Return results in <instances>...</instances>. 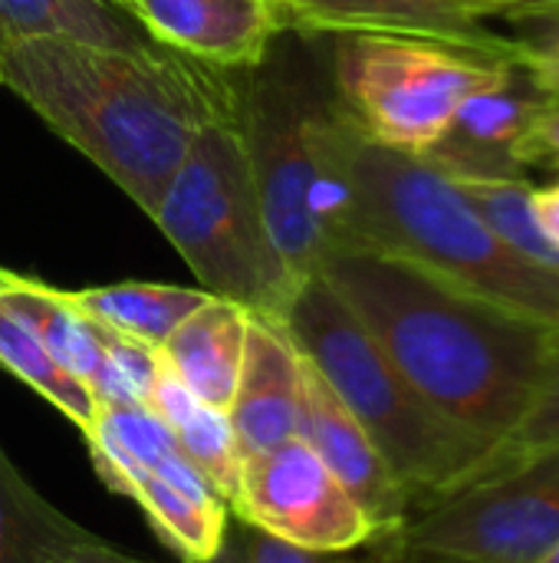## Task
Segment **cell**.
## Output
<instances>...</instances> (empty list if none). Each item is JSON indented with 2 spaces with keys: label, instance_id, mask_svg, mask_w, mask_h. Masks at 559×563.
I'll return each mask as SVG.
<instances>
[{
  "label": "cell",
  "instance_id": "24",
  "mask_svg": "<svg viewBox=\"0 0 559 563\" xmlns=\"http://www.w3.org/2000/svg\"><path fill=\"white\" fill-rule=\"evenodd\" d=\"M461 188L521 254L559 277V247L537 231L530 218V181H465Z\"/></svg>",
  "mask_w": 559,
  "mask_h": 563
},
{
  "label": "cell",
  "instance_id": "20",
  "mask_svg": "<svg viewBox=\"0 0 559 563\" xmlns=\"http://www.w3.org/2000/svg\"><path fill=\"white\" fill-rule=\"evenodd\" d=\"M148 409H155L161 416V422L171 429L181 452L191 459V465L208 478V485L231 508V498H234L237 482H241L244 459H241V449L234 442V429H231L227 412L191 396L165 366H161V376L155 383Z\"/></svg>",
  "mask_w": 559,
  "mask_h": 563
},
{
  "label": "cell",
  "instance_id": "10",
  "mask_svg": "<svg viewBox=\"0 0 559 563\" xmlns=\"http://www.w3.org/2000/svg\"><path fill=\"white\" fill-rule=\"evenodd\" d=\"M554 99L521 63H507L488 86L471 92L425 162L455 181H527L530 135Z\"/></svg>",
  "mask_w": 559,
  "mask_h": 563
},
{
  "label": "cell",
  "instance_id": "27",
  "mask_svg": "<svg viewBox=\"0 0 559 563\" xmlns=\"http://www.w3.org/2000/svg\"><path fill=\"white\" fill-rule=\"evenodd\" d=\"M530 162L559 165V102H550L530 135Z\"/></svg>",
  "mask_w": 559,
  "mask_h": 563
},
{
  "label": "cell",
  "instance_id": "34",
  "mask_svg": "<svg viewBox=\"0 0 559 563\" xmlns=\"http://www.w3.org/2000/svg\"><path fill=\"white\" fill-rule=\"evenodd\" d=\"M395 563H465V561L438 558V554H395Z\"/></svg>",
  "mask_w": 559,
  "mask_h": 563
},
{
  "label": "cell",
  "instance_id": "1",
  "mask_svg": "<svg viewBox=\"0 0 559 563\" xmlns=\"http://www.w3.org/2000/svg\"><path fill=\"white\" fill-rule=\"evenodd\" d=\"M237 76L168 46L112 49L66 36L0 46V86L148 218L194 139L237 115Z\"/></svg>",
  "mask_w": 559,
  "mask_h": 563
},
{
  "label": "cell",
  "instance_id": "18",
  "mask_svg": "<svg viewBox=\"0 0 559 563\" xmlns=\"http://www.w3.org/2000/svg\"><path fill=\"white\" fill-rule=\"evenodd\" d=\"M36 36H66L112 49L161 46L112 0H0V46Z\"/></svg>",
  "mask_w": 559,
  "mask_h": 563
},
{
  "label": "cell",
  "instance_id": "13",
  "mask_svg": "<svg viewBox=\"0 0 559 563\" xmlns=\"http://www.w3.org/2000/svg\"><path fill=\"white\" fill-rule=\"evenodd\" d=\"M303 389L306 360L283 330V323L250 313L241 379L227 406L241 459L260 455L300 435Z\"/></svg>",
  "mask_w": 559,
  "mask_h": 563
},
{
  "label": "cell",
  "instance_id": "4",
  "mask_svg": "<svg viewBox=\"0 0 559 563\" xmlns=\"http://www.w3.org/2000/svg\"><path fill=\"white\" fill-rule=\"evenodd\" d=\"M237 129L270 238L303 284L346 251L353 125L339 115L329 79L320 82L306 53L290 46V33L241 69Z\"/></svg>",
  "mask_w": 559,
  "mask_h": 563
},
{
  "label": "cell",
  "instance_id": "3",
  "mask_svg": "<svg viewBox=\"0 0 559 563\" xmlns=\"http://www.w3.org/2000/svg\"><path fill=\"white\" fill-rule=\"evenodd\" d=\"M346 251L409 261L559 330V277L521 254L441 168L376 145L356 129L349 142Z\"/></svg>",
  "mask_w": 559,
  "mask_h": 563
},
{
  "label": "cell",
  "instance_id": "9",
  "mask_svg": "<svg viewBox=\"0 0 559 563\" xmlns=\"http://www.w3.org/2000/svg\"><path fill=\"white\" fill-rule=\"evenodd\" d=\"M231 518L320 554L379 544L376 525L300 435L244 459Z\"/></svg>",
  "mask_w": 559,
  "mask_h": 563
},
{
  "label": "cell",
  "instance_id": "31",
  "mask_svg": "<svg viewBox=\"0 0 559 563\" xmlns=\"http://www.w3.org/2000/svg\"><path fill=\"white\" fill-rule=\"evenodd\" d=\"M211 563H244V548H241V534H237V525H234V521H231V528H227V538H224L217 558Z\"/></svg>",
  "mask_w": 559,
  "mask_h": 563
},
{
  "label": "cell",
  "instance_id": "25",
  "mask_svg": "<svg viewBox=\"0 0 559 563\" xmlns=\"http://www.w3.org/2000/svg\"><path fill=\"white\" fill-rule=\"evenodd\" d=\"M511 23H517V63L554 102H559V7L514 16Z\"/></svg>",
  "mask_w": 559,
  "mask_h": 563
},
{
  "label": "cell",
  "instance_id": "36",
  "mask_svg": "<svg viewBox=\"0 0 559 563\" xmlns=\"http://www.w3.org/2000/svg\"><path fill=\"white\" fill-rule=\"evenodd\" d=\"M112 3H119V7H125V10H128V3H132V0H112Z\"/></svg>",
  "mask_w": 559,
  "mask_h": 563
},
{
  "label": "cell",
  "instance_id": "23",
  "mask_svg": "<svg viewBox=\"0 0 559 563\" xmlns=\"http://www.w3.org/2000/svg\"><path fill=\"white\" fill-rule=\"evenodd\" d=\"M559 445V330H554L550 336V350H547V363H544V373L537 379V389H534V399L524 412V419L517 422V429L488 455L481 478L488 475H497L530 455H540L547 449H557Z\"/></svg>",
  "mask_w": 559,
  "mask_h": 563
},
{
  "label": "cell",
  "instance_id": "15",
  "mask_svg": "<svg viewBox=\"0 0 559 563\" xmlns=\"http://www.w3.org/2000/svg\"><path fill=\"white\" fill-rule=\"evenodd\" d=\"M86 445L102 485L132 498L181 563H211L217 558L231 528V508L211 485H185L148 472L99 439H86Z\"/></svg>",
  "mask_w": 559,
  "mask_h": 563
},
{
  "label": "cell",
  "instance_id": "16",
  "mask_svg": "<svg viewBox=\"0 0 559 563\" xmlns=\"http://www.w3.org/2000/svg\"><path fill=\"white\" fill-rule=\"evenodd\" d=\"M247 330H250V310L211 294L161 343L158 350L161 366L191 396L227 412L244 366Z\"/></svg>",
  "mask_w": 559,
  "mask_h": 563
},
{
  "label": "cell",
  "instance_id": "30",
  "mask_svg": "<svg viewBox=\"0 0 559 563\" xmlns=\"http://www.w3.org/2000/svg\"><path fill=\"white\" fill-rule=\"evenodd\" d=\"M333 563H395V551L385 544H372V548H362V554H356V551L336 554Z\"/></svg>",
  "mask_w": 559,
  "mask_h": 563
},
{
  "label": "cell",
  "instance_id": "21",
  "mask_svg": "<svg viewBox=\"0 0 559 563\" xmlns=\"http://www.w3.org/2000/svg\"><path fill=\"white\" fill-rule=\"evenodd\" d=\"M89 538L96 534L56 511L0 449V563H59Z\"/></svg>",
  "mask_w": 559,
  "mask_h": 563
},
{
  "label": "cell",
  "instance_id": "29",
  "mask_svg": "<svg viewBox=\"0 0 559 563\" xmlns=\"http://www.w3.org/2000/svg\"><path fill=\"white\" fill-rule=\"evenodd\" d=\"M59 563H148V561H135V558H128V554H122V551L109 548V544H105V541H99V538H89L86 544H79L72 554H66Z\"/></svg>",
  "mask_w": 559,
  "mask_h": 563
},
{
  "label": "cell",
  "instance_id": "22",
  "mask_svg": "<svg viewBox=\"0 0 559 563\" xmlns=\"http://www.w3.org/2000/svg\"><path fill=\"white\" fill-rule=\"evenodd\" d=\"M0 366L13 373L20 383H26L33 393H40L49 406H56L72 426H79L82 432L92 429L99 416L92 393L53 360L33 323L3 297V290H0Z\"/></svg>",
  "mask_w": 559,
  "mask_h": 563
},
{
  "label": "cell",
  "instance_id": "2",
  "mask_svg": "<svg viewBox=\"0 0 559 563\" xmlns=\"http://www.w3.org/2000/svg\"><path fill=\"white\" fill-rule=\"evenodd\" d=\"M320 274L448 422L491 452L517 429L554 327L376 251H343Z\"/></svg>",
  "mask_w": 559,
  "mask_h": 563
},
{
  "label": "cell",
  "instance_id": "11",
  "mask_svg": "<svg viewBox=\"0 0 559 563\" xmlns=\"http://www.w3.org/2000/svg\"><path fill=\"white\" fill-rule=\"evenodd\" d=\"M273 7L283 33H405L517 59L514 36L494 33L465 0H277Z\"/></svg>",
  "mask_w": 559,
  "mask_h": 563
},
{
  "label": "cell",
  "instance_id": "7",
  "mask_svg": "<svg viewBox=\"0 0 559 563\" xmlns=\"http://www.w3.org/2000/svg\"><path fill=\"white\" fill-rule=\"evenodd\" d=\"M507 63L405 33L329 36L326 79L339 115L369 142L428 155L471 92Z\"/></svg>",
  "mask_w": 559,
  "mask_h": 563
},
{
  "label": "cell",
  "instance_id": "28",
  "mask_svg": "<svg viewBox=\"0 0 559 563\" xmlns=\"http://www.w3.org/2000/svg\"><path fill=\"white\" fill-rule=\"evenodd\" d=\"M530 218L537 231L559 247V181L547 188H530Z\"/></svg>",
  "mask_w": 559,
  "mask_h": 563
},
{
  "label": "cell",
  "instance_id": "33",
  "mask_svg": "<svg viewBox=\"0 0 559 563\" xmlns=\"http://www.w3.org/2000/svg\"><path fill=\"white\" fill-rule=\"evenodd\" d=\"M474 13H481L484 20L491 16V13H501V7L507 3V0H465Z\"/></svg>",
  "mask_w": 559,
  "mask_h": 563
},
{
  "label": "cell",
  "instance_id": "17",
  "mask_svg": "<svg viewBox=\"0 0 559 563\" xmlns=\"http://www.w3.org/2000/svg\"><path fill=\"white\" fill-rule=\"evenodd\" d=\"M0 290L33 323L53 360L69 376H76L96 399V389L105 373V327L79 313L66 300V290L46 287L33 277L3 267H0Z\"/></svg>",
  "mask_w": 559,
  "mask_h": 563
},
{
  "label": "cell",
  "instance_id": "35",
  "mask_svg": "<svg viewBox=\"0 0 559 563\" xmlns=\"http://www.w3.org/2000/svg\"><path fill=\"white\" fill-rule=\"evenodd\" d=\"M534 563H559V541L554 544V548H547V551H544V554H540Z\"/></svg>",
  "mask_w": 559,
  "mask_h": 563
},
{
  "label": "cell",
  "instance_id": "37",
  "mask_svg": "<svg viewBox=\"0 0 559 563\" xmlns=\"http://www.w3.org/2000/svg\"><path fill=\"white\" fill-rule=\"evenodd\" d=\"M270 3H277V0H270Z\"/></svg>",
  "mask_w": 559,
  "mask_h": 563
},
{
  "label": "cell",
  "instance_id": "6",
  "mask_svg": "<svg viewBox=\"0 0 559 563\" xmlns=\"http://www.w3.org/2000/svg\"><path fill=\"white\" fill-rule=\"evenodd\" d=\"M152 221L194 271L201 290L254 317H283L300 284L270 238L237 115L194 139Z\"/></svg>",
  "mask_w": 559,
  "mask_h": 563
},
{
  "label": "cell",
  "instance_id": "14",
  "mask_svg": "<svg viewBox=\"0 0 559 563\" xmlns=\"http://www.w3.org/2000/svg\"><path fill=\"white\" fill-rule=\"evenodd\" d=\"M155 43L214 69L257 66L283 33L270 0H132Z\"/></svg>",
  "mask_w": 559,
  "mask_h": 563
},
{
  "label": "cell",
  "instance_id": "5",
  "mask_svg": "<svg viewBox=\"0 0 559 563\" xmlns=\"http://www.w3.org/2000/svg\"><path fill=\"white\" fill-rule=\"evenodd\" d=\"M280 323L366 429L405 485L415 511L461 492L481 475L491 445L478 442L422 399L323 274L297 287Z\"/></svg>",
  "mask_w": 559,
  "mask_h": 563
},
{
  "label": "cell",
  "instance_id": "8",
  "mask_svg": "<svg viewBox=\"0 0 559 563\" xmlns=\"http://www.w3.org/2000/svg\"><path fill=\"white\" fill-rule=\"evenodd\" d=\"M559 541V445L415 511L395 554L534 563Z\"/></svg>",
  "mask_w": 559,
  "mask_h": 563
},
{
  "label": "cell",
  "instance_id": "19",
  "mask_svg": "<svg viewBox=\"0 0 559 563\" xmlns=\"http://www.w3.org/2000/svg\"><path fill=\"white\" fill-rule=\"evenodd\" d=\"M208 290L194 287H175V284H109V287H86V290H66V300L86 313L89 320L138 340L152 350H161V343L208 300Z\"/></svg>",
  "mask_w": 559,
  "mask_h": 563
},
{
  "label": "cell",
  "instance_id": "26",
  "mask_svg": "<svg viewBox=\"0 0 559 563\" xmlns=\"http://www.w3.org/2000/svg\"><path fill=\"white\" fill-rule=\"evenodd\" d=\"M237 534H241V548H244V563H333L336 554H320V551H306V548H297L290 541H280V538H270L244 521H237Z\"/></svg>",
  "mask_w": 559,
  "mask_h": 563
},
{
  "label": "cell",
  "instance_id": "12",
  "mask_svg": "<svg viewBox=\"0 0 559 563\" xmlns=\"http://www.w3.org/2000/svg\"><path fill=\"white\" fill-rule=\"evenodd\" d=\"M306 360V356H303ZM300 439L320 455V462L333 472V478L353 495V501L366 511V518L379 531V544L392 548L399 531L412 518V498L405 485L395 478L382 452L372 445L366 429L353 419V412L339 402V396L326 386V379L306 363V389H303V429Z\"/></svg>",
  "mask_w": 559,
  "mask_h": 563
},
{
  "label": "cell",
  "instance_id": "32",
  "mask_svg": "<svg viewBox=\"0 0 559 563\" xmlns=\"http://www.w3.org/2000/svg\"><path fill=\"white\" fill-rule=\"evenodd\" d=\"M547 7H559V0H507V3L501 7V16L514 20V16L534 13V10H547Z\"/></svg>",
  "mask_w": 559,
  "mask_h": 563
}]
</instances>
